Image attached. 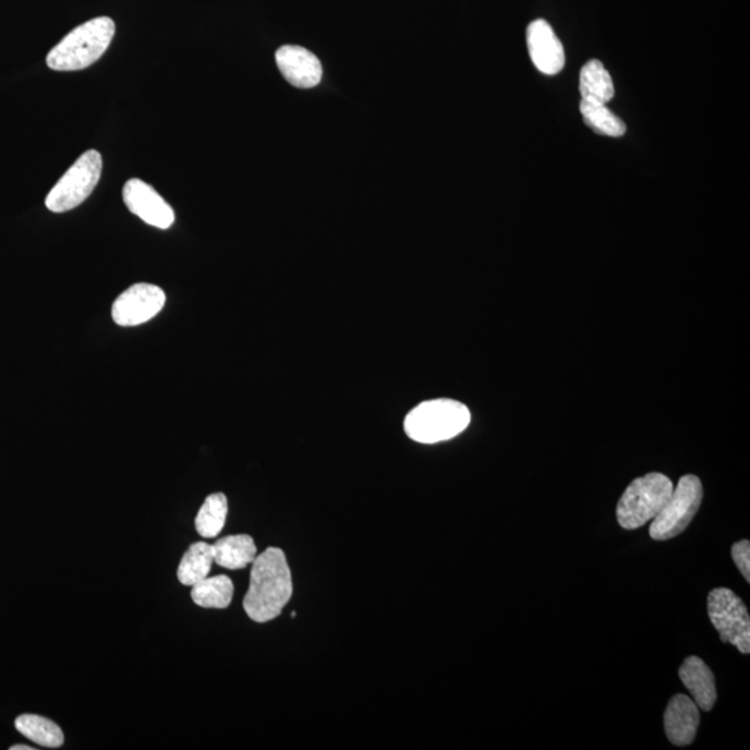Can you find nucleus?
<instances>
[{
    "instance_id": "1",
    "label": "nucleus",
    "mask_w": 750,
    "mask_h": 750,
    "mask_svg": "<svg viewBox=\"0 0 750 750\" xmlns=\"http://www.w3.org/2000/svg\"><path fill=\"white\" fill-rule=\"evenodd\" d=\"M292 576L287 556L268 547L252 562L251 584L243 609L251 620L267 622L281 615L292 596Z\"/></svg>"
},
{
    "instance_id": "21",
    "label": "nucleus",
    "mask_w": 750,
    "mask_h": 750,
    "mask_svg": "<svg viewBox=\"0 0 750 750\" xmlns=\"http://www.w3.org/2000/svg\"><path fill=\"white\" fill-rule=\"evenodd\" d=\"M731 555L743 579L750 582V542L747 540L737 542L733 545Z\"/></svg>"
},
{
    "instance_id": "11",
    "label": "nucleus",
    "mask_w": 750,
    "mask_h": 750,
    "mask_svg": "<svg viewBox=\"0 0 750 750\" xmlns=\"http://www.w3.org/2000/svg\"><path fill=\"white\" fill-rule=\"evenodd\" d=\"M276 62L283 78L297 88H313L322 83L320 60L305 48L286 45L277 50Z\"/></svg>"
},
{
    "instance_id": "19",
    "label": "nucleus",
    "mask_w": 750,
    "mask_h": 750,
    "mask_svg": "<svg viewBox=\"0 0 750 750\" xmlns=\"http://www.w3.org/2000/svg\"><path fill=\"white\" fill-rule=\"evenodd\" d=\"M580 110L584 116V121L590 129L601 135L618 138L626 134L627 125L625 121L618 119L615 113L607 109L606 104L597 102L595 99L582 98Z\"/></svg>"
},
{
    "instance_id": "14",
    "label": "nucleus",
    "mask_w": 750,
    "mask_h": 750,
    "mask_svg": "<svg viewBox=\"0 0 750 750\" xmlns=\"http://www.w3.org/2000/svg\"><path fill=\"white\" fill-rule=\"evenodd\" d=\"M215 562L228 570L246 569L255 561L257 549L252 536L241 534L226 536L213 545Z\"/></svg>"
},
{
    "instance_id": "22",
    "label": "nucleus",
    "mask_w": 750,
    "mask_h": 750,
    "mask_svg": "<svg viewBox=\"0 0 750 750\" xmlns=\"http://www.w3.org/2000/svg\"><path fill=\"white\" fill-rule=\"evenodd\" d=\"M34 748L27 747V745H14V747H10V750H33Z\"/></svg>"
},
{
    "instance_id": "10",
    "label": "nucleus",
    "mask_w": 750,
    "mask_h": 750,
    "mask_svg": "<svg viewBox=\"0 0 750 750\" xmlns=\"http://www.w3.org/2000/svg\"><path fill=\"white\" fill-rule=\"evenodd\" d=\"M527 45L532 63L546 75H555L565 68V49L545 20H535L527 29Z\"/></svg>"
},
{
    "instance_id": "9",
    "label": "nucleus",
    "mask_w": 750,
    "mask_h": 750,
    "mask_svg": "<svg viewBox=\"0 0 750 750\" xmlns=\"http://www.w3.org/2000/svg\"><path fill=\"white\" fill-rule=\"evenodd\" d=\"M123 199L129 210L146 225L160 228V230H167L174 225L176 215L172 207L154 186L142 180L133 179L125 182Z\"/></svg>"
},
{
    "instance_id": "8",
    "label": "nucleus",
    "mask_w": 750,
    "mask_h": 750,
    "mask_svg": "<svg viewBox=\"0 0 750 750\" xmlns=\"http://www.w3.org/2000/svg\"><path fill=\"white\" fill-rule=\"evenodd\" d=\"M166 305V293L154 283H135L111 306V317L120 327H136L156 317Z\"/></svg>"
},
{
    "instance_id": "17",
    "label": "nucleus",
    "mask_w": 750,
    "mask_h": 750,
    "mask_svg": "<svg viewBox=\"0 0 750 750\" xmlns=\"http://www.w3.org/2000/svg\"><path fill=\"white\" fill-rule=\"evenodd\" d=\"M580 90L582 98H591L597 102L607 104L615 98V84L609 71L600 60H590L580 74Z\"/></svg>"
},
{
    "instance_id": "4",
    "label": "nucleus",
    "mask_w": 750,
    "mask_h": 750,
    "mask_svg": "<svg viewBox=\"0 0 750 750\" xmlns=\"http://www.w3.org/2000/svg\"><path fill=\"white\" fill-rule=\"evenodd\" d=\"M673 489V481L665 474L651 473L633 480L618 501V524L625 530L645 525L665 508Z\"/></svg>"
},
{
    "instance_id": "13",
    "label": "nucleus",
    "mask_w": 750,
    "mask_h": 750,
    "mask_svg": "<svg viewBox=\"0 0 750 750\" xmlns=\"http://www.w3.org/2000/svg\"><path fill=\"white\" fill-rule=\"evenodd\" d=\"M684 686L698 704L699 711L711 712L717 701L716 681L711 668L697 656H689L680 668Z\"/></svg>"
},
{
    "instance_id": "15",
    "label": "nucleus",
    "mask_w": 750,
    "mask_h": 750,
    "mask_svg": "<svg viewBox=\"0 0 750 750\" xmlns=\"http://www.w3.org/2000/svg\"><path fill=\"white\" fill-rule=\"evenodd\" d=\"M191 596L205 609H227L234 596V584L227 576L206 577L192 586Z\"/></svg>"
},
{
    "instance_id": "16",
    "label": "nucleus",
    "mask_w": 750,
    "mask_h": 750,
    "mask_svg": "<svg viewBox=\"0 0 750 750\" xmlns=\"http://www.w3.org/2000/svg\"><path fill=\"white\" fill-rule=\"evenodd\" d=\"M213 562H215L213 545L206 544V542H197V544L191 545L190 549L185 552L184 557H182L179 571H177L181 584L194 586L196 582L206 579L209 576Z\"/></svg>"
},
{
    "instance_id": "18",
    "label": "nucleus",
    "mask_w": 750,
    "mask_h": 750,
    "mask_svg": "<svg viewBox=\"0 0 750 750\" xmlns=\"http://www.w3.org/2000/svg\"><path fill=\"white\" fill-rule=\"evenodd\" d=\"M14 724L25 738L39 745V747L56 749L64 743L62 728L52 719L37 716V714H23L16 718Z\"/></svg>"
},
{
    "instance_id": "20",
    "label": "nucleus",
    "mask_w": 750,
    "mask_h": 750,
    "mask_svg": "<svg viewBox=\"0 0 750 750\" xmlns=\"http://www.w3.org/2000/svg\"><path fill=\"white\" fill-rule=\"evenodd\" d=\"M228 515V500L225 494L207 496L204 505L196 516L195 525L197 534L204 539H216L225 529Z\"/></svg>"
},
{
    "instance_id": "3",
    "label": "nucleus",
    "mask_w": 750,
    "mask_h": 750,
    "mask_svg": "<svg viewBox=\"0 0 750 750\" xmlns=\"http://www.w3.org/2000/svg\"><path fill=\"white\" fill-rule=\"evenodd\" d=\"M470 410L452 399L420 403L404 419L408 437L420 444H438L458 437L469 427Z\"/></svg>"
},
{
    "instance_id": "5",
    "label": "nucleus",
    "mask_w": 750,
    "mask_h": 750,
    "mask_svg": "<svg viewBox=\"0 0 750 750\" xmlns=\"http://www.w3.org/2000/svg\"><path fill=\"white\" fill-rule=\"evenodd\" d=\"M102 166V156L98 150L85 152L49 192L45 205L53 213H65L78 207L98 185Z\"/></svg>"
},
{
    "instance_id": "2",
    "label": "nucleus",
    "mask_w": 750,
    "mask_h": 750,
    "mask_svg": "<svg viewBox=\"0 0 750 750\" xmlns=\"http://www.w3.org/2000/svg\"><path fill=\"white\" fill-rule=\"evenodd\" d=\"M116 24L110 17H96L65 35L47 58L49 69L78 71L98 62L110 47Z\"/></svg>"
},
{
    "instance_id": "7",
    "label": "nucleus",
    "mask_w": 750,
    "mask_h": 750,
    "mask_svg": "<svg viewBox=\"0 0 750 750\" xmlns=\"http://www.w3.org/2000/svg\"><path fill=\"white\" fill-rule=\"evenodd\" d=\"M707 613L719 640L743 655L750 653V618L741 597L728 588H716L707 597Z\"/></svg>"
},
{
    "instance_id": "6",
    "label": "nucleus",
    "mask_w": 750,
    "mask_h": 750,
    "mask_svg": "<svg viewBox=\"0 0 750 750\" xmlns=\"http://www.w3.org/2000/svg\"><path fill=\"white\" fill-rule=\"evenodd\" d=\"M702 498L701 480L697 475H684L680 483L674 486L665 508L652 520L649 529L652 540L667 541L682 534L701 508Z\"/></svg>"
},
{
    "instance_id": "12",
    "label": "nucleus",
    "mask_w": 750,
    "mask_h": 750,
    "mask_svg": "<svg viewBox=\"0 0 750 750\" xmlns=\"http://www.w3.org/2000/svg\"><path fill=\"white\" fill-rule=\"evenodd\" d=\"M701 713L693 699L676 695L668 702L665 712V731L676 747H688L695 741Z\"/></svg>"
}]
</instances>
